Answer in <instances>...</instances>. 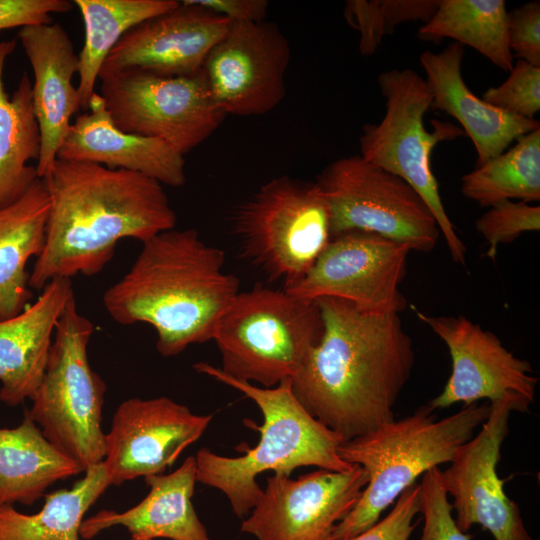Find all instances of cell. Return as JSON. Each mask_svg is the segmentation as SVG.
I'll return each instance as SVG.
<instances>
[{"label": "cell", "instance_id": "obj_3", "mask_svg": "<svg viewBox=\"0 0 540 540\" xmlns=\"http://www.w3.org/2000/svg\"><path fill=\"white\" fill-rule=\"evenodd\" d=\"M225 253L193 228L163 231L142 242L130 269L103 294V305L121 325L147 323L156 349L173 357L213 340L220 317L240 292L224 271Z\"/></svg>", "mask_w": 540, "mask_h": 540}, {"label": "cell", "instance_id": "obj_15", "mask_svg": "<svg viewBox=\"0 0 540 540\" xmlns=\"http://www.w3.org/2000/svg\"><path fill=\"white\" fill-rule=\"evenodd\" d=\"M289 61V42L276 24L231 23L209 52L203 72L226 116H257L283 100Z\"/></svg>", "mask_w": 540, "mask_h": 540}, {"label": "cell", "instance_id": "obj_6", "mask_svg": "<svg viewBox=\"0 0 540 540\" xmlns=\"http://www.w3.org/2000/svg\"><path fill=\"white\" fill-rule=\"evenodd\" d=\"M322 334L315 301L258 286L236 295L220 317L213 340L224 374L271 388L300 370Z\"/></svg>", "mask_w": 540, "mask_h": 540}, {"label": "cell", "instance_id": "obj_20", "mask_svg": "<svg viewBox=\"0 0 540 540\" xmlns=\"http://www.w3.org/2000/svg\"><path fill=\"white\" fill-rule=\"evenodd\" d=\"M89 111L71 123L57 159L90 162L150 177L162 185L183 186L184 156L166 142L124 132L106 111L100 94L90 99Z\"/></svg>", "mask_w": 540, "mask_h": 540}, {"label": "cell", "instance_id": "obj_5", "mask_svg": "<svg viewBox=\"0 0 540 540\" xmlns=\"http://www.w3.org/2000/svg\"><path fill=\"white\" fill-rule=\"evenodd\" d=\"M490 410V404L477 402L437 420L434 410L425 405L411 415L343 442L339 456L361 466L368 482L356 505L327 540H346L370 528L420 475L449 463L485 422Z\"/></svg>", "mask_w": 540, "mask_h": 540}, {"label": "cell", "instance_id": "obj_9", "mask_svg": "<svg viewBox=\"0 0 540 540\" xmlns=\"http://www.w3.org/2000/svg\"><path fill=\"white\" fill-rule=\"evenodd\" d=\"M241 256L284 288L299 282L331 240L329 211L316 182L289 176L263 184L233 212Z\"/></svg>", "mask_w": 540, "mask_h": 540}, {"label": "cell", "instance_id": "obj_26", "mask_svg": "<svg viewBox=\"0 0 540 540\" xmlns=\"http://www.w3.org/2000/svg\"><path fill=\"white\" fill-rule=\"evenodd\" d=\"M16 40L0 41V209L21 198L39 178L36 167L41 136L32 102V83L27 74L9 95L3 74Z\"/></svg>", "mask_w": 540, "mask_h": 540}, {"label": "cell", "instance_id": "obj_13", "mask_svg": "<svg viewBox=\"0 0 540 540\" xmlns=\"http://www.w3.org/2000/svg\"><path fill=\"white\" fill-rule=\"evenodd\" d=\"M413 310L445 343L451 357V375L428 404L433 410L486 399L490 404L506 402L512 411H529L538 378L527 360L515 356L497 335L465 316H432Z\"/></svg>", "mask_w": 540, "mask_h": 540}, {"label": "cell", "instance_id": "obj_30", "mask_svg": "<svg viewBox=\"0 0 540 540\" xmlns=\"http://www.w3.org/2000/svg\"><path fill=\"white\" fill-rule=\"evenodd\" d=\"M461 193L481 207L540 200V128L462 177Z\"/></svg>", "mask_w": 540, "mask_h": 540}, {"label": "cell", "instance_id": "obj_17", "mask_svg": "<svg viewBox=\"0 0 540 540\" xmlns=\"http://www.w3.org/2000/svg\"><path fill=\"white\" fill-rule=\"evenodd\" d=\"M490 407L479 432L458 449L448 468L441 471L442 482L453 499L454 519L463 532L478 524L494 540H533L519 506L507 496L504 480L497 473L512 408L506 402L492 403Z\"/></svg>", "mask_w": 540, "mask_h": 540}, {"label": "cell", "instance_id": "obj_35", "mask_svg": "<svg viewBox=\"0 0 540 540\" xmlns=\"http://www.w3.org/2000/svg\"><path fill=\"white\" fill-rule=\"evenodd\" d=\"M507 38L513 57L540 67V3L527 2L507 16Z\"/></svg>", "mask_w": 540, "mask_h": 540}, {"label": "cell", "instance_id": "obj_22", "mask_svg": "<svg viewBox=\"0 0 540 540\" xmlns=\"http://www.w3.org/2000/svg\"><path fill=\"white\" fill-rule=\"evenodd\" d=\"M74 295L71 279L48 282L15 317L0 320V400L10 407L33 397L46 368L54 330Z\"/></svg>", "mask_w": 540, "mask_h": 540}, {"label": "cell", "instance_id": "obj_21", "mask_svg": "<svg viewBox=\"0 0 540 540\" xmlns=\"http://www.w3.org/2000/svg\"><path fill=\"white\" fill-rule=\"evenodd\" d=\"M464 46L453 42L439 52L425 50L420 64L432 95L431 108L456 119L471 139L477 166L499 156L513 141L540 128L536 119L504 112L476 96L461 74Z\"/></svg>", "mask_w": 540, "mask_h": 540}, {"label": "cell", "instance_id": "obj_29", "mask_svg": "<svg viewBox=\"0 0 540 540\" xmlns=\"http://www.w3.org/2000/svg\"><path fill=\"white\" fill-rule=\"evenodd\" d=\"M507 16L503 0H438L435 13L417 35L435 42L451 38L510 72L513 55L508 45Z\"/></svg>", "mask_w": 540, "mask_h": 540}, {"label": "cell", "instance_id": "obj_11", "mask_svg": "<svg viewBox=\"0 0 540 540\" xmlns=\"http://www.w3.org/2000/svg\"><path fill=\"white\" fill-rule=\"evenodd\" d=\"M100 81V95L117 128L158 138L183 156L226 117L212 98L203 68L190 76L128 69Z\"/></svg>", "mask_w": 540, "mask_h": 540}, {"label": "cell", "instance_id": "obj_19", "mask_svg": "<svg viewBox=\"0 0 540 540\" xmlns=\"http://www.w3.org/2000/svg\"><path fill=\"white\" fill-rule=\"evenodd\" d=\"M17 36L34 76L32 102L41 136L35 167L38 177L44 178L57 159L71 117L81 108L77 86L72 82L79 58L59 23L25 26Z\"/></svg>", "mask_w": 540, "mask_h": 540}, {"label": "cell", "instance_id": "obj_16", "mask_svg": "<svg viewBox=\"0 0 540 540\" xmlns=\"http://www.w3.org/2000/svg\"><path fill=\"white\" fill-rule=\"evenodd\" d=\"M211 420L165 396L123 401L105 435L102 463L110 485L163 474Z\"/></svg>", "mask_w": 540, "mask_h": 540}, {"label": "cell", "instance_id": "obj_34", "mask_svg": "<svg viewBox=\"0 0 540 540\" xmlns=\"http://www.w3.org/2000/svg\"><path fill=\"white\" fill-rule=\"evenodd\" d=\"M420 512L424 517V526L419 540H471V535L460 530L456 524L438 467L422 475Z\"/></svg>", "mask_w": 540, "mask_h": 540}, {"label": "cell", "instance_id": "obj_39", "mask_svg": "<svg viewBox=\"0 0 540 540\" xmlns=\"http://www.w3.org/2000/svg\"><path fill=\"white\" fill-rule=\"evenodd\" d=\"M131 540H152V539L131 538Z\"/></svg>", "mask_w": 540, "mask_h": 540}, {"label": "cell", "instance_id": "obj_7", "mask_svg": "<svg viewBox=\"0 0 540 540\" xmlns=\"http://www.w3.org/2000/svg\"><path fill=\"white\" fill-rule=\"evenodd\" d=\"M94 330L79 313L73 295L56 323L43 378L26 411L45 438L83 471L105 457L106 385L91 368L87 353Z\"/></svg>", "mask_w": 540, "mask_h": 540}, {"label": "cell", "instance_id": "obj_38", "mask_svg": "<svg viewBox=\"0 0 540 540\" xmlns=\"http://www.w3.org/2000/svg\"><path fill=\"white\" fill-rule=\"evenodd\" d=\"M201 7L220 15L231 23L265 21L269 3L266 0H192Z\"/></svg>", "mask_w": 540, "mask_h": 540}, {"label": "cell", "instance_id": "obj_37", "mask_svg": "<svg viewBox=\"0 0 540 540\" xmlns=\"http://www.w3.org/2000/svg\"><path fill=\"white\" fill-rule=\"evenodd\" d=\"M74 8L69 0H0V31L52 23V14Z\"/></svg>", "mask_w": 540, "mask_h": 540}, {"label": "cell", "instance_id": "obj_1", "mask_svg": "<svg viewBox=\"0 0 540 540\" xmlns=\"http://www.w3.org/2000/svg\"><path fill=\"white\" fill-rule=\"evenodd\" d=\"M315 302L323 334L291 388L311 416L348 441L395 419L415 363L413 344L399 314L365 312L336 298Z\"/></svg>", "mask_w": 540, "mask_h": 540}, {"label": "cell", "instance_id": "obj_18", "mask_svg": "<svg viewBox=\"0 0 540 540\" xmlns=\"http://www.w3.org/2000/svg\"><path fill=\"white\" fill-rule=\"evenodd\" d=\"M231 22L192 0L127 31L106 57L98 79L128 69L163 76H190L225 35Z\"/></svg>", "mask_w": 540, "mask_h": 540}, {"label": "cell", "instance_id": "obj_10", "mask_svg": "<svg viewBox=\"0 0 540 540\" xmlns=\"http://www.w3.org/2000/svg\"><path fill=\"white\" fill-rule=\"evenodd\" d=\"M315 182L328 207L331 237L369 232L411 251L428 253L441 236L421 196L404 180L359 154L332 162Z\"/></svg>", "mask_w": 540, "mask_h": 540}, {"label": "cell", "instance_id": "obj_2", "mask_svg": "<svg viewBox=\"0 0 540 540\" xmlns=\"http://www.w3.org/2000/svg\"><path fill=\"white\" fill-rule=\"evenodd\" d=\"M50 209L45 244L29 275L42 290L53 279L100 273L125 238L141 242L175 228L163 185L145 175L56 159L42 178Z\"/></svg>", "mask_w": 540, "mask_h": 540}, {"label": "cell", "instance_id": "obj_12", "mask_svg": "<svg viewBox=\"0 0 540 540\" xmlns=\"http://www.w3.org/2000/svg\"><path fill=\"white\" fill-rule=\"evenodd\" d=\"M410 252L374 233H343L331 238L299 282L283 290L308 301L336 298L365 312L400 314L407 307L400 284Z\"/></svg>", "mask_w": 540, "mask_h": 540}, {"label": "cell", "instance_id": "obj_8", "mask_svg": "<svg viewBox=\"0 0 540 540\" xmlns=\"http://www.w3.org/2000/svg\"><path fill=\"white\" fill-rule=\"evenodd\" d=\"M377 82L385 98L382 120L367 123L359 139L360 156L369 163L408 183L434 215L455 263L466 264V246L456 233L441 199L431 166L434 147L464 135L449 122L433 120V130L425 128L424 117L431 108L432 95L426 80L410 68L382 72Z\"/></svg>", "mask_w": 540, "mask_h": 540}, {"label": "cell", "instance_id": "obj_36", "mask_svg": "<svg viewBox=\"0 0 540 540\" xmlns=\"http://www.w3.org/2000/svg\"><path fill=\"white\" fill-rule=\"evenodd\" d=\"M420 512V484L414 483L397 498L392 510L370 528L346 540H408L413 519Z\"/></svg>", "mask_w": 540, "mask_h": 540}, {"label": "cell", "instance_id": "obj_23", "mask_svg": "<svg viewBox=\"0 0 540 540\" xmlns=\"http://www.w3.org/2000/svg\"><path fill=\"white\" fill-rule=\"evenodd\" d=\"M147 496L124 511L102 510L83 520L80 537L91 539L113 526H124L132 538L170 540H211L199 519L192 497L196 481V461L187 457L175 471L145 477Z\"/></svg>", "mask_w": 540, "mask_h": 540}, {"label": "cell", "instance_id": "obj_28", "mask_svg": "<svg viewBox=\"0 0 540 540\" xmlns=\"http://www.w3.org/2000/svg\"><path fill=\"white\" fill-rule=\"evenodd\" d=\"M84 23L78 55L80 105L87 110L100 69L117 42L134 26L179 5L176 0H74Z\"/></svg>", "mask_w": 540, "mask_h": 540}, {"label": "cell", "instance_id": "obj_27", "mask_svg": "<svg viewBox=\"0 0 540 540\" xmlns=\"http://www.w3.org/2000/svg\"><path fill=\"white\" fill-rule=\"evenodd\" d=\"M84 473L71 488L47 494L35 514L0 505V540H80L84 514L110 486L102 462Z\"/></svg>", "mask_w": 540, "mask_h": 540}, {"label": "cell", "instance_id": "obj_32", "mask_svg": "<svg viewBox=\"0 0 540 540\" xmlns=\"http://www.w3.org/2000/svg\"><path fill=\"white\" fill-rule=\"evenodd\" d=\"M476 229L489 245L486 256L495 260L501 243H511L522 233L540 229V206L504 200L489 207L476 220Z\"/></svg>", "mask_w": 540, "mask_h": 540}, {"label": "cell", "instance_id": "obj_25", "mask_svg": "<svg viewBox=\"0 0 540 540\" xmlns=\"http://www.w3.org/2000/svg\"><path fill=\"white\" fill-rule=\"evenodd\" d=\"M82 472L27 412L17 427L0 429V505H32L51 485Z\"/></svg>", "mask_w": 540, "mask_h": 540}, {"label": "cell", "instance_id": "obj_31", "mask_svg": "<svg viewBox=\"0 0 540 540\" xmlns=\"http://www.w3.org/2000/svg\"><path fill=\"white\" fill-rule=\"evenodd\" d=\"M438 0H349L344 17L360 34L359 51L364 56L376 52L386 35L408 21L427 22L435 13Z\"/></svg>", "mask_w": 540, "mask_h": 540}, {"label": "cell", "instance_id": "obj_14", "mask_svg": "<svg viewBox=\"0 0 540 540\" xmlns=\"http://www.w3.org/2000/svg\"><path fill=\"white\" fill-rule=\"evenodd\" d=\"M367 482L359 465L347 471L318 468L295 479L273 474L240 529L257 540H327Z\"/></svg>", "mask_w": 540, "mask_h": 540}, {"label": "cell", "instance_id": "obj_33", "mask_svg": "<svg viewBox=\"0 0 540 540\" xmlns=\"http://www.w3.org/2000/svg\"><path fill=\"white\" fill-rule=\"evenodd\" d=\"M482 99L509 114L535 119L540 110V67L518 59L509 77L489 88Z\"/></svg>", "mask_w": 540, "mask_h": 540}, {"label": "cell", "instance_id": "obj_4", "mask_svg": "<svg viewBox=\"0 0 540 540\" xmlns=\"http://www.w3.org/2000/svg\"><path fill=\"white\" fill-rule=\"evenodd\" d=\"M193 368L241 392L263 416L262 425L253 424L260 433L257 445L243 447L242 455L223 456L204 447L194 456L196 481L222 492L238 518L244 519L261 497L263 488L257 482L261 473L291 475L305 466L347 471L354 466L339 456L343 437L309 414L293 394L291 379L264 388L236 380L206 362Z\"/></svg>", "mask_w": 540, "mask_h": 540}, {"label": "cell", "instance_id": "obj_24", "mask_svg": "<svg viewBox=\"0 0 540 540\" xmlns=\"http://www.w3.org/2000/svg\"><path fill=\"white\" fill-rule=\"evenodd\" d=\"M49 209L42 178L17 201L0 209V320L15 317L33 298L26 264L44 248Z\"/></svg>", "mask_w": 540, "mask_h": 540}]
</instances>
